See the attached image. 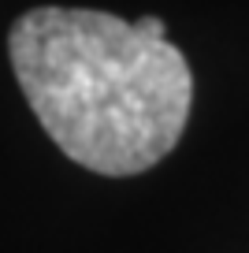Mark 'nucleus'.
Segmentation results:
<instances>
[{"mask_svg": "<svg viewBox=\"0 0 249 253\" xmlns=\"http://www.w3.org/2000/svg\"><path fill=\"white\" fill-rule=\"evenodd\" d=\"M11 71L60 153L97 175H138L179 145L194 75L164 19L34 8L8 34Z\"/></svg>", "mask_w": 249, "mask_h": 253, "instance_id": "obj_1", "label": "nucleus"}]
</instances>
